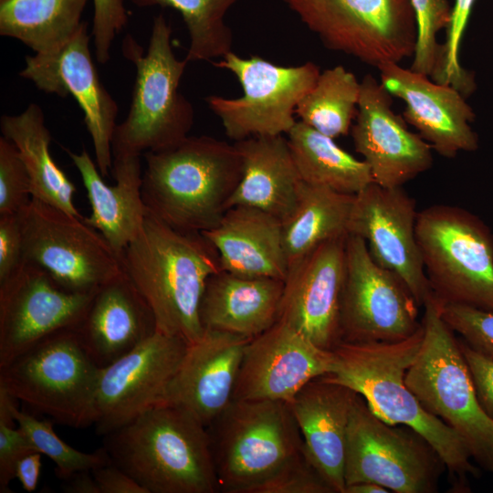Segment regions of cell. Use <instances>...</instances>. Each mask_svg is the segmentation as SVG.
<instances>
[{
    "instance_id": "1",
    "label": "cell",
    "mask_w": 493,
    "mask_h": 493,
    "mask_svg": "<svg viewBox=\"0 0 493 493\" xmlns=\"http://www.w3.org/2000/svg\"><path fill=\"white\" fill-rule=\"evenodd\" d=\"M121 263L150 306L156 330L187 343L203 335L202 297L209 278L222 268L217 251L201 232L176 229L148 212Z\"/></svg>"
},
{
    "instance_id": "2",
    "label": "cell",
    "mask_w": 493,
    "mask_h": 493,
    "mask_svg": "<svg viewBox=\"0 0 493 493\" xmlns=\"http://www.w3.org/2000/svg\"><path fill=\"white\" fill-rule=\"evenodd\" d=\"M144 159L142 195L148 212L183 231L214 228L243 172L235 144L205 135L146 152Z\"/></svg>"
},
{
    "instance_id": "3",
    "label": "cell",
    "mask_w": 493,
    "mask_h": 493,
    "mask_svg": "<svg viewBox=\"0 0 493 493\" xmlns=\"http://www.w3.org/2000/svg\"><path fill=\"white\" fill-rule=\"evenodd\" d=\"M422 327L394 342H340L332 351L334 371L323 375L359 393L371 410L389 425H406L423 435L444 461L450 477L459 481L477 475L463 439L427 412L405 383V373L420 350Z\"/></svg>"
},
{
    "instance_id": "4",
    "label": "cell",
    "mask_w": 493,
    "mask_h": 493,
    "mask_svg": "<svg viewBox=\"0 0 493 493\" xmlns=\"http://www.w3.org/2000/svg\"><path fill=\"white\" fill-rule=\"evenodd\" d=\"M111 462L147 493H215L206 427L188 411L159 403L104 435Z\"/></svg>"
},
{
    "instance_id": "5",
    "label": "cell",
    "mask_w": 493,
    "mask_h": 493,
    "mask_svg": "<svg viewBox=\"0 0 493 493\" xmlns=\"http://www.w3.org/2000/svg\"><path fill=\"white\" fill-rule=\"evenodd\" d=\"M171 36V26L160 14L153 19L146 53L131 35L123 39L122 53L134 64L136 78L129 113L113 132L112 156L171 147L194 125V107L179 90L188 62L175 57Z\"/></svg>"
},
{
    "instance_id": "6",
    "label": "cell",
    "mask_w": 493,
    "mask_h": 493,
    "mask_svg": "<svg viewBox=\"0 0 493 493\" xmlns=\"http://www.w3.org/2000/svg\"><path fill=\"white\" fill-rule=\"evenodd\" d=\"M423 307V341L405 383L427 412L463 439L472 459L493 472V420L479 404L459 340L434 296Z\"/></svg>"
},
{
    "instance_id": "7",
    "label": "cell",
    "mask_w": 493,
    "mask_h": 493,
    "mask_svg": "<svg viewBox=\"0 0 493 493\" xmlns=\"http://www.w3.org/2000/svg\"><path fill=\"white\" fill-rule=\"evenodd\" d=\"M100 367L75 327L57 330L0 367V387L60 425L94 424Z\"/></svg>"
},
{
    "instance_id": "8",
    "label": "cell",
    "mask_w": 493,
    "mask_h": 493,
    "mask_svg": "<svg viewBox=\"0 0 493 493\" xmlns=\"http://www.w3.org/2000/svg\"><path fill=\"white\" fill-rule=\"evenodd\" d=\"M206 429L220 492L251 493L304 450L286 402L232 400Z\"/></svg>"
},
{
    "instance_id": "9",
    "label": "cell",
    "mask_w": 493,
    "mask_h": 493,
    "mask_svg": "<svg viewBox=\"0 0 493 493\" xmlns=\"http://www.w3.org/2000/svg\"><path fill=\"white\" fill-rule=\"evenodd\" d=\"M416 239L434 298L493 312V233L461 207L418 212Z\"/></svg>"
},
{
    "instance_id": "10",
    "label": "cell",
    "mask_w": 493,
    "mask_h": 493,
    "mask_svg": "<svg viewBox=\"0 0 493 493\" xmlns=\"http://www.w3.org/2000/svg\"><path fill=\"white\" fill-rule=\"evenodd\" d=\"M328 48L378 68L414 54L409 0H283Z\"/></svg>"
},
{
    "instance_id": "11",
    "label": "cell",
    "mask_w": 493,
    "mask_h": 493,
    "mask_svg": "<svg viewBox=\"0 0 493 493\" xmlns=\"http://www.w3.org/2000/svg\"><path fill=\"white\" fill-rule=\"evenodd\" d=\"M446 469L423 435L387 424L358 395L347 433L345 486L370 481L396 493H434Z\"/></svg>"
},
{
    "instance_id": "12",
    "label": "cell",
    "mask_w": 493,
    "mask_h": 493,
    "mask_svg": "<svg viewBox=\"0 0 493 493\" xmlns=\"http://www.w3.org/2000/svg\"><path fill=\"white\" fill-rule=\"evenodd\" d=\"M214 65L233 73L243 89L239 98H205L226 134L235 142L287 135L297 122L294 113L298 104L320 74V68L310 61L284 67L258 56L243 58L233 51Z\"/></svg>"
},
{
    "instance_id": "13",
    "label": "cell",
    "mask_w": 493,
    "mask_h": 493,
    "mask_svg": "<svg viewBox=\"0 0 493 493\" xmlns=\"http://www.w3.org/2000/svg\"><path fill=\"white\" fill-rule=\"evenodd\" d=\"M25 261L45 269L60 286L93 294L121 275V258L84 217L32 197L19 213Z\"/></svg>"
},
{
    "instance_id": "14",
    "label": "cell",
    "mask_w": 493,
    "mask_h": 493,
    "mask_svg": "<svg viewBox=\"0 0 493 493\" xmlns=\"http://www.w3.org/2000/svg\"><path fill=\"white\" fill-rule=\"evenodd\" d=\"M418 308L404 282L372 257L362 237L348 234L340 342L405 340L422 327Z\"/></svg>"
},
{
    "instance_id": "15",
    "label": "cell",
    "mask_w": 493,
    "mask_h": 493,
    "mask_svg": "<svg viewBox=\"0 0 493 493\" xmlns=\"http://www.w3.org/2000/svg\"><path fill=\"white\" fill-rule=\"evenodd\" d=\"M418 212L403 186L372 183L354 195L348 233L365 241L372 257L404 282L420 307L434 295L416 239Z\"/></svg>"
},
{
    "instance_id": "16",
    "label": "cell",
    "mask_w": 493,
    "mask_h": 493,
    "mask_svg": "<svg viewBox=\"0 0 493 493\" xmlns=\"http://www.w3.org/2000/svg\"><path fill=\"white\" fill-rule=\"evenodd\" d=\"M188 343L156 330L133 350L102 367L94 425L105 435L160 403Z\"/></svg>"
},
{
    "instance_id": "17",
    "label": "cell",
    "mask_w": 493,
    "mask_h": 493,
    "mask_svg": "<svg viewBox=\"0 0 493 493\" xmlns=\"http://www.w3.org/2000/svg\"><path fill=\"white\" fill-rule=\"evenodd\" d=\"M93 295L71 292L25 261L0 282V367L47 335L76 327Z\"/></svg>"
},
{
    "instance_id": "18",
    "label": "cell",
    "mask_w": 493,
    "mask_h": 493,
    "mask_svg": "<svg viewBox=\"0 0 493 493\" xmlns=\"http://www.w3.org/2000/svg\"><path fill=\"white\" fill-rule=\"evenodd\" d=\"M89 43L88 26L83 22L58 52L26 57V66L19 75L46 93L71 95L76 100L92 140L97 167L105 177L112 167L111 142L118 105L100 79Z\"/></svg>"
},
{
    "instance_id": "19",
    "label": "cell",
    "mask_w": 493,
    "mask_h": 493,
    "mask_svg": "<svg viewBox=\"0 0 493 493\" xmlns=\"http://www.w3.org/2000/svg\"><path fill=\"white\" fill-rule=\"evenodd\" d=\"M333 351L320 348L288 324L278 320L246 344L232 400L289 403L311 380L331 373Z\"/></svg>"
},
{
    "instance_id": "20",
    "label": "cell",
    "mask_w": 493,
    "mask_h": 493,
    "mask_svg": "<svg viewBox=\"0 0 493 493\" xmlns=\"http://www.w3.org/2000/svg\"><path fill=\"white\" fill-rule=\"evenodd\" d=\"M347 236L330 239L290 264L284 279L278 320L327 351L341 341Z\"/></svg>"
},
{
    "instance_id": "21",
    "label": "cell",
    "mask_w": 493,
    "mask_h": 493,
    "mask_svg": "<svg viewBox=\"0 0 493 493\" xmlns=\"http://www.w3.org/2000/svg\"><path fill=\"white\" fill-rule=\"evenodd\" d=\"M392 97L381 81L365 75L356 122L351 129L354 148L367 163L373 183L383 187L403 186L433 164V148L395 114Z\"/></svg>"
},
{
    "instance_id": "22",
    "label": "cell",
    "mask_w": 493,
    "mask_h": 493,
    "mask_svg": "<svg viewBox=\"0 0 493 493\" xmlns=\"http://www.w3.org/2000/svg\"><path fill=\"white\" fill-rule=\"evenodd\" d=\"M377 68L385 89L404 102V120L433 150L454 158L460 152L477 149L478 137L471 127L475 112L458 89L400 63L389 62Z\"/></svg>"
},
{
    "instance_id": "23",
    "label": "cell",
    "mask_w": 493,
    "mask_h": 493,
    "mask_svg": "<svg viewBox=\"0 0 493 493\" xmlns=\"http://www.w3.org/2000/svg\"><path fill=\"white\" fill-rule=\"evenodd\" d=\"M250 340L205 329L197 341L188 343L160 403L188 411L207 427L232 401L244 351Z\"/></svg>"
},
{
    "instance_id": "24",
    "label": "cell",
    "mask_w": 493,
    "mask_h": 493,
    "mask_svg": "<svg viewBox=\"0 0 493 493\" xmlns=\"http://www.w3.org/2000/svg\"><path fill=\"white\" fill-rule=\"evenodd\" d=\"M358 395L320 376L309 382L288 403L307 455L335 493H344L347 433Z\"/></svg>"
},
{
    "instance_id": "25",
    "label": "cell",
    "mask_w": 493,
    "mask_h": 493,
    "mask_svg": "<svg viewBox=\"0 0 493 493\" xmlns=\"http://www.w3.org/2000/svg\"><path fill=\"white\" fill-rule=\"evenodd\" d=\"M65 151L81 176L91 206L84 221L103 236L121 258L148 214L142 195L141 155H113L111 172L116 184L108 185L86 149L79 153Z\"/></svg>"
},
{
    "instance_id": "26",
    "label": "cell",
    "mask_w": 493,
    "mask_h": 493,
    "mask_svg": "<svg viewBox=\"0 0 493 493\" xmlns=\"http://www.w3.org/2000/svg\"><path fill=\"white\" fill-rule=\"evenodd\" d=\"M75 329L88 353L102 368L151 337L156 323L150 306L122 272L94 293Z\"/></svg>"
},
{
    "instance_id": "27",
    "label": "cell",
    "mask_w": 493,
    "mask_h": 493,
    "mask_svg": "<svg viewBox=\"0 0 493 493\" xmlns=\"http://www.w3.org/2000/svg\"><path fill=\"white\" fill-rule=\"evenodd\" d=\"M217 251L221 268L249 277L284 280L288 270L281 220L249 206L228 208L220 222L202 232Z\"/></svg>"
},
{
    "instance_id": "28",
    "label": "cell",
    "mask_w": 493,
    "mask_h": 493,
    "mask_svg": "<svg viewBox=\"0 0 493 493\" xmlns=\"http://www.w3.org/2000/svg\"><path fill=\"white\" fill-rule=\"evenodd\" d=\"M284 280L219 270L207 280L199 309L204 329L253 339L278 319Z\"/></svg>"
},
{
    "instance_id": "29",
    "label": "cell",
    "mask_w": 493,
    "mask_h": 493,
    "mask_svg": "<svg viewBox=\"0 0 493 493\" xmlns=\"http://www.w3.org/2000/svg\"><path fill=\"white\" fill-rule=\"evenodd\" d=\"M243 172L227 209L249 206L282 220L291 211L300 178L284 135L257 136L235 142Z\"/></svg>"
},
{
    "instance_id": "30",
    "label": "cell",
    "mask_w": 493,
    "mask_h": 493,
    "mask_svg": "<svg viewBox=\"0 0 493 493\" xmlns=\"http://www.w3.org/2000/svg\"><path fill=\"white\" fill-rule=\"evenodd\" d=\"M0 129L2 136L11 141L21 154L30 177L32 197L83 217L74 205V184L50 154L51 134L41 107L31 103L20 114L3 115Z\"/></svg>"
},
{
    "instance_id": "31",
    "label": "cell",
    "mask_w": 493,
    "mask_h": 493,
    "mask_svg": "<svg viewBox=\"0 0 493 493\" xmlns=\"http://www.w3.org/2000/svg\"><path fill=\"white\" fill-rule=\"evenodd\" d=\"M353 200L352 194L300 182L294 205L281 220L288 267L320 245L349 234Z\"/></svg>"
},
{
    "instance_id": "32",
    "label": "cell",
    "mask_w": 493,
    "mask_h": 493,
    "mask_svg": "<svg viewBox=\"0 0 493 493\" xmlns=\"http://www.w3.org/2000/svg\"><path fill=\"white\" fill-rule=\"evenodd\" d=\"M287 140L299 178L306 184L355 195L373 183L363 160L300 121L287 133Z\"/></svg>"
},
{
    "instance_id": "33",
    "label": "cell",
    "mask_w": 493,
    "mask_h": 493,
    "mask_svg": "<svg viewBox=\"0 0 493 493\" xmlns=\"http://www.w3.org/2000/svg\"><path fill=\"white\" fill-rule=\"evenodd\" d=\"M89 0H0V35L35 54L60 50L76 35Z\"/></svg>"
},
{
    "instance_id": "34",
    "label": "cell",
    "mask_w": 493,
    "mask_h": 493,
    "mask_svg": "<svg viewBox=\"0 0 493 493\" xmlns=\"http://www.w3.org/2000/svg\"><path fill=\"white\" fill-rule=\"evenodd\" d=\"M360 94L361 82L338 65L320 72L296 113L300 121L330 138L345 136L356 117Z\"/></svg>"
},
{
    "instance_id": "35",
    "label": "cell",
    "mask_w": 493,
    "mask_h": 493,
    "mask_svg": "<svg viewBox=\"0 0 493 493\" xmlns=\"http://www.w3.org/2000/svg\"><path fill=\"white\" fill-rule=\"evenodd\" d=\"M140 7L165 6L179 11L189 33L187 62L222 58L233 48V33L225 21L238 0H130Z\"/></svg>"
},
{
    "instance_id": "36",
    "label": "cell",
    "mask_w": 493,
    "mask_h": 493,
    "mask_svg": "<svg viewBox=\"0 0 493 493\" xmlns=\"http://www.w3.org/2000/svg\"><path fill=\"white\" fill-rule=\"evenodd\" d=\"M12 413L17 426L33 447L54 462L56 473L62 480L78 472L92 471L111 462L103 446L93 453H85L72 447L56 434L51 422L38 420L20 411L16 401L12 404Z\"/></svg>"
},
{
    "instance_id": "37",
    "label": "cell",
    "mask_w": 493,
    "mask_h": 493,
    "mask_svg": "<svg viewBox=\"0 0 493 493\" xmlns=\"http://www.w3.org/2000/svg\"><path fill=\"white\" fill-rule=\"evenodd\" d=\"M414 10L417 36L411 69L445 84L442 44L437 35L446 29L452 13L448 0H409Z\"/></svg>"
},
{
    "instance_id": "38",
    "label": "cell",
    "mask_w": 493,
    "mask_h": 493,
    "mask_svg": "<svg viewBox=\"0 0 493 493\" xmlns=\"http://www.w3.org/2000/svg\"><path fill=\"white\" fill-rule=\"evenodd\" d=\"M251 493H335L303 451L253 488Z\"/></svg>"
},
{
    "instance_id": "39",
    "label": "cell",
    "mask_w": 493,
    "mask_h": 493,
    "mask_svg": "<svg viewBox=\"0 0 493 493\" xmlns=\"http://www.w3.org/2000/svg\"><path fill=\"white\" fill-rule=\"evenodd\" d=\"M32 198L30 177L16 146L0 137V215H17Z\"/></svg>"
},
{
    "instance_id": "40",
    "label": "cell",
    "mask_w": 493,
    "mask_h": 493,
    "mask_svg": "<svg viewBox=\"0 0 493 493\" xmlns=\"http://www.w3.org/2000/svg\"><path fill=\"white\" fill-rule=\"evenodd\" d=\"M476 0H455L446 37L442 44L445 84L458 89L465 97L475 90L473 74L465 69L459 59V51L472 7Z\"/></svg>"
},
{
    "instance_id": "41",
    "label": "cell",
    "mask_w": 493,
    "mask_h": 493,
    "mask_svg": "<svg viewBox=\"0 0 493 493\" xmlns=\"http://www.w3.org/2000/svg\"><path fill=\"white\" fill-rule=\"evenodd\" d=\"M439 304V303H438ZM443 320L472 349L493 360V312L459 304H439Z\"/></svg>"
},
{
    "instance_id": "42",
    "label": "cell",
    "mask_w": 493,
    "mask_h": 493,
    "mask_svg": "<svg viewBox=\"0 0 493 493\" xmlns=\"http://www.w3.org/2000/svg\"><path fill=\"white\" fill-rule=\"evenodd\" d=\"M16 401L0 387V492L10 493V483L16 478L17 461L26 454L36 450L17 426L12 413Z\"/></svg>"
},
{
    "instance_id": "43",
    "label": "cell",
    "mask_w": 493,
    "mask_h": 493,
    "mask_svg": "<svg viewBox=\"0 0 493 493\" xmlns=\"http://www.w3.org/2000/svg\"><path fill=\"white\" fill-rule=\"evenodd\" d=\"M94 16L92 36L98 62L110 59V50L117 34L127 23V13L122 0H92Z\"/></svg>"
},
{
    "instance_id": "44",
    "label": "cell",
    "mask_w": 493,
    "mask_h": 493,
    "mask_svg": "<svg viewBox=\"0 0 493 493\" xmlns=\"http://www.w3.org/2000/svg\"><path fill=\"white\" fill-rule=\"evenodd\" d=\"M24 263V235L19 214L0 215V282L10 278Z\"/></svg>"
},
{
    "instance_id": "45",
    "label": "cell",
    "mask_w": 493,
    "mask_h": 493,
    "mask_svg": "<svg viewBox=\"0 0 493 493\" xmlns=\"http://www.w3.org/2000/svg\"><path fill=\"white\" fill-rule=\"evenodd\" d=\"M459 344L469 369L479 404L493 420V360L479 353L462 339Z\"/></svg>"
},
{
    "instance_id": "46",
    "label": "cell",
    "mask_w": 493,
    "mask_h": 493,
    "mask_svg": "<svg viewBox=\"0 0 493 493\" xmlns=\"http://www.w3.org/2000/svg\"><path fill=\"white\" fill-rule=\"evenodd\" d=\"M91 473L100 493H147L143 487L112 462Z\"/></svg>"
},
{
    "instance_id": "47",
    "label": "cell",
    "mask_w": 493,
    "mask_h": 493,
    "mask_svg": "<svg viewBox=\"0 0 493 493\" xmlns=\"http://www.w3.org/2000/svg\"><path fill=\"white\" fill-rule=\"evenodd\" d=\"M41 453L32 450L23 456L16 463L15 477L27 492L36 490L41 471Z\"/></svg>"
},
{
    "instance_id": "48",
    "label": "cell",
    "mask_w": 493,
    "mask_h": 493,
    "mask_svg": "<svg viewBox=\"0 0 493 493\" xmlns=\"http://www.w3.org/2000/svg\"><path fill=\"white\" fill-rule=\"evenodd\" d=\"M64 481L62 490L67 493H100L90 470L78 472Z\"/></svg>"
},
{
    "instance_id": "49",
    "label": "cell",
    "mask_w": 493,
    "mask_h": 493,
    "mask_svg": "<svg viewBox=\"0 0 493 493\" xmlns=\"http://www.w3.org/2000/svg\"><path fill=\"white\" fill-rule=\"evenodd\" d=\"M386 488L370 481H361L345 486L344 493H388Z\"/></svg>"
}]
</instances>
